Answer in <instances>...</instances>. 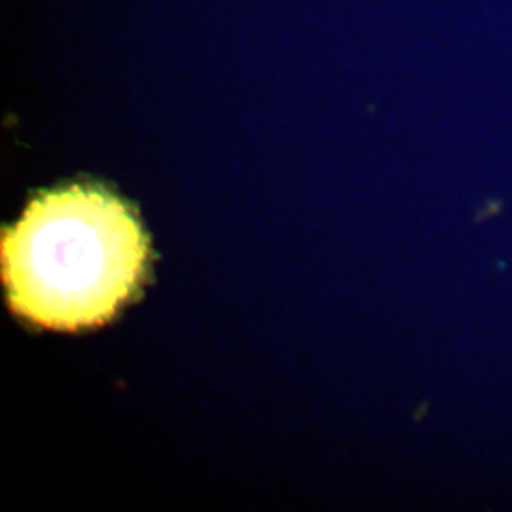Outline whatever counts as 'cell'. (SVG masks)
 I'll return each mask as SVG.
<instances>
[{
	"mask_svg": "<svg viewBox=\"0 0 512 512\" xmlns=\"http://www.w3.org/2000/svg\"><path fill=\"white\" fill-rule=\"evenodd\" d=\"M148 241L109 192L69 186L38 196L2 236L10 306L50 329L107 323L137 291Z\"/></svg>",
	"mask_w": 512,
	"mask_h": 512,
	"instance_id": "6da1fadb",
	"label": "cell"
},
{
	"mask_svg": "<svg viewBox=\"0 0 512 512\" xmlns=\"http://www.w3.org/2000/svg\"><path fill=\"white\" fill-rule=\"evenodd\" d=\"M501 207H503V202H501V200H488V202H486V207H484L482 211H478V213H476V222H482V220L490 219V217L499 215Z\"/></svg>",
	"mask_w": 512,
	"mask_h": 512,
	"instance_id": "7a4b0ae2",
	"label": "cell"
}]
</instances>
